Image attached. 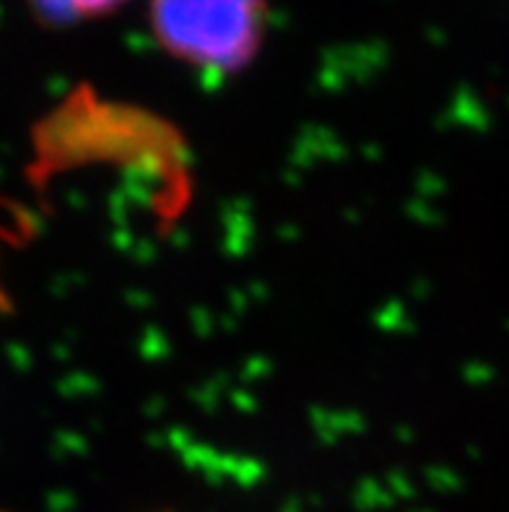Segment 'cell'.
Instances as JSON below:
<instances>
[{"mask_svg":"<svg viewBox=\"0 0 509 512\" xmlns=\"http://www.w3.org/2000/svg\"><path fill=\"white\" fill-rule=\"evenodd\" d=\"M268 13V0H149L156 45L213 76H234L255 63L268 34Z\"/></svg>","mask_w":509,"mask_h":512,"instance_id":"obj_1","label":"cell"},{"mask_svg":"<svg viewBox=\"0 0 509 512\" xmlns=\"http://www.w3.org/2000/svg\"><path fill=\"white\" fill-rule=\"evenodd\" d=\"M128 3L130 0H26L34 19L47 29H68L86 21H99Z\"/></svg>","mask_w":509,"mask_h":512,"instance_id":"obj_2","label":"cell"}]
</instances>
